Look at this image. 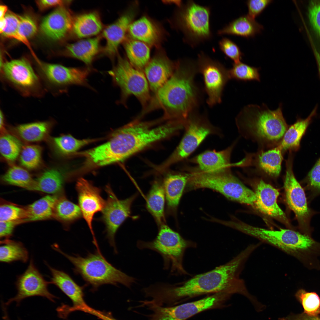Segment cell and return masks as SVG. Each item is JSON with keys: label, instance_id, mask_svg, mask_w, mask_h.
Here are the masks:
<instances>
[{"label": "cell", "instance_id": "ee69618b", "mask_svg": "<svg viewBox=\"0 0 320 320\" xmlns=\"http://www.w3.org/2000/svg\"><path fill=\"white\" fill-rule=\"evenodd\" d=\"M259 69L241 62L234 63L228 70L230 79L244 81H260Z\"/></svg>", "mask_w": 320, "mask_h": 320}, {"label": "cell", "instance_id": "f546056e", "mask_svg": "<svg viewBox=\"0 0 320 320\" xmlns=\"http://www.w3.org/2000/svg\"><path fill=\"white\" fill-rule=\"evenodd\" d=\"M103 27L99 14L97 12L92 11L73 18L71 31L76 37L84 38L98 34Z\"/></svg>", "mask_w": 320, "mask_h": 320}, {"label": "cell", "instance_id": "91938a15", "mask_svg": "<svg viewBox=\"0 0 320 320\" xmlns=\"http://www.w3.org/2000/svg\"><path fill=\"white\" fill-rule=\"evenodd\" d=\"M7 10V7L4 5H1L0 6V19L5 18L6 12Z\"/></svg>", "mask_w": 320, "mask_h": 320}, {"label": "cell", "instance_id": "f35d334b", "mask_svg": "<svg viewBox=\"0 0 320 320\" xmlns=\"http://www.w3.org/2000/svg\"><path fill=\"white\" fill-rule=\"evenodd\" d=\"M0 261L7 263L20 261L26 262L28 259V252L21 242L10 239L0 241Z\"/></svg>", "mask_w": 320, "mask_h": 320}, {"label": "cell", "instance_id": "83f0119b", "mask_svg": "<svg viewBox=\"0 0 320 320\" xmlns=\"http://www.w3.org/2000/svg\"><path fill=\"white\" fill-rule=\"evenodd\" d=\"M318 107L317 105H316L306 118H298L295 123L288 127L278 145L283 153L287 151L292 152L299 150L302 138L316 115Z\"/></svg>", "mask_w": 320, "mask_h": 320}, {"label": "cell", "instance_id": "f907efd6", "mask_svg": "<svg viewBox=\"0 0 320 320\" xmlns=\"http://www.w3.org/2000/svg\"><path fill=\"white\" fill-rule=\"evenodd\" d=\"M20 32L28 39L35 35L37 31L36 24L33 19L28 15L18 16Z\"/></svg>", "mask_w": 320, "mask_h": 320}, {"label": "cell", "instance_id": "5bb4252c", "mask_svg": "<svg viewBox=\"0 0 320 320\" xmlns=\"http://www.w3.org/2000/svg\"><path fill=\"white\" fill-rule=\"evenodd\" d=\"M105 190L107 198L99 220L105 225L107 238L110 245L113 248L114 252L117 253L115 236L120 226L130 217L132 204L137 194H135L126 199L120 200L117 197L109 185L106 186Z\"/></svg>", "mask_w": 320, "mask_h": 320}, {"label": "cell", "instance_id": "44dd1931", "mask_svg": "<svg viewBox=\"0 0 320 320\" xmlns=\"http://www.w3.org/2000/svg\"><path fill=\"white\" fill-rule=\"evenodd\" d=\"M283 153L277 145L268 150L247 154L244 159L233 165L251 166L269 176L277 177L281 171Z\"/></svg>", "mask_w": 320, "mask_h": 320}, {"label": "cell", "instance_id": "c3c4849f", "mask_svg": "<svg viewBox=\"0 0 320 320\" xmlns=\"http://www.w3.org/2000/svg\"><path fill=\"white\" fill-rule=\"evenodd\" d=\"M221 51L234 63L241 62L243 54L239 47L233 41L226 38H223L219 41Z\"/></svg>", "mask_w": 320, "mask_h": 320}, {"label": "cell", "instance_id": "8992f818", "mask_svg": "<svg viewBox=\"0 0 320 320\" xmlns=\"http://www.w3.org/2000/svg\"><path fill=\"white\" fill-rule=\"evenodd\" d=\"M158 227L157 234L153 240H138L137 247L140 250H151L160 255L164 269L169 271L171 275L187 274L183 265L184 254L187 249L195 247L196 244L184 239L165 223Z\"/></svg>", "mask_w": 320, "mask_h": 320}, {"label": "cell", "instance_id": "ba28073f", "mask_svg": "<svg viewBox=\"0 0 320 320\" xmlns=\"http://www.w3.org/2000/svg\"><path fill=\"white\" fill-rule=\"evenodd\" d=\"M184 129L185 132L179 144L165 161L154 168L156 171L164 172L170 166L187 158L209 135L220 134L218 129L206 116L195 111L185 120Z\"/></svg>", "mask_w": 320, "mask_h": 320}, {"label": "cell", "instance_id": "60d3db41", "mask_svg": "<svg viewBox=\"0 0 320 320\" xmlns=\"http://www.w3.org/2000/svg\"><path fill=\"white\" fill-rule=\"evenodd\" d=\"M20 140L15 136L7 132L1 134L0 152L8 162L15 161L20 154L23 148Z\"/></svg>", "mask_w": 320, "mask_h": 320}, {"label": "cell", "instance_id": "d4e9b609", "mask_svg": "<svg viewBox=\"0 0 320 320\" xmlns=\"http://www.w3.org/2000/svg\"><path fill=\"white\" fill-rule=\"evenodd\" d=\"M128 32L131 38L146 44L149 46H158L163 40L164 30L156 22L146 16L133 21Z\"/></svg>", "mask_w": 320, "mask_h": 320}, {"label": "cell", "instance_id": "7dc6e473", "mask_svg": "<svg viewBox=\"0 0 320 320\" xmlns=\"http://www.w3.org/2000/svg\"><path fill=\"white\" fill-rule=\"evenodd\" d=\"M27 217L25 208L10 203L2 204L0 206V222L22 220Z\"/></svg>", "mask_w": 320, "mask_h": 320}, {"label": "cell", "instance_id": "6f0895ef", "mask_svg": "<svg viewBox=\"0 0 320 320\" xmlns=\"http://www.w3.org/2000/svg\"><path fill=\"white\" fill-rule=\"evenodd\" d=\"M5 118L3 112L1 110L0 112V129L1 134L6 132L4 127Z\"/></svg>", "mask_w": 320, "mask_h": 320}, {"label": "cell", "instance_id": "7402d4cb", "mask_svg": "<svg viewBox=\"0 0 320 320\" xmlns=\"http://www.w3.org/2000/svg\"><path fill=\"white\" fill-rule=\"evenodd\" d=\"M177 65L163 50L159 49L150 60L143 71L150 89L155 94L173 74Z\"/></svg>", "mask_w": 320, "mask_h": 320}, {"label": "cell", "instance_id": "e0dca14e", "mask_svg": "<svg viewBox=\"0 0 320 320\" xmlns=\"http://www.w3.org/2000/svg\"><path fill=\"white\" fill-rule=\"evenodd\" d=\"M76 188L78 195V205L82 217L92 235L94 244L96 248H98L99 246L93 230L92 223L95 214L103 210L105 201L101 196V189L84 178L81 177L78 179Z\"/></svg>", "mask_w": 320, "mask_h": 320}, {"label": "cell", "instance_id": "7c38bea8", "mask_svg": "<svg viewBox=\"0 0 320 320\" xmlns=\"http://www.w3.org/2000/svg\"><path fill=\"white\" fill-rule=\"evenodd\" d=\"M293 158L292 152H289L286 161L284 182L286 201L295 215L300 232L311 236L312 230L310 221L316 212L308 206L304 190L295 177L293 170Z\"/></svg>", "mask_w": 320, "mask_h": 320}, {"label": "cell", "instance_id": "db71d44e", "mask_svg": "<svg viewBox=\"0 0 320 320\" xmlns=\"http://www.w3.org/2000/svg\"><path fill=\"white\" fill-rule=\"evenodd\" d=\"M36 3L39 9L43 10L54 6H64L65 2L60 0H42L37 1Z\"/></svg>", "mask_w": 320, "mask_h": 320}, {"label": "cell", "instance_id": "2e32d148", "mask_svg": "<svg viewBox=\"0 0 320 320\" xmlns=\"http://www.w3.org/2000/svg\"><path fill=\"white\" fill-rule=\"evenodd\" d=\"M49 284L44 279L31 259L26 270L17 278L15 284L17 291L16 295L9 299L5 304L8 305L15 302L19 305L25 298L35 296L46 297L55 302L57 297L49 291Z\"/></svg>", "mask_w": 320, "mask_h": 320}, {"label": "cell", "instance_id": "5b68a950", "mask_svg": "<svg viewBox=\"0 0 320 320\" xmlns=\"http://www.w3.org/2000/svg\"><path fill=\"white\" fill-rule=\"evenodd\" d=\"M187 183L190 190L208 188L220 193L228 199L255 206V192L246 187L232 173L231 168L215 172H205L195 167H188Z\"/></svg>", "mask_w": 320, "mask_h": 320}, {"label": "cell", "instance_id": "4316f807", "mask_svg": "<svg viewBox=\"0 0 320 320\" xmlns=\"http://www.w3.org/2000/svg\"><path fill=\"white\" fill-rule=\"evenodd\" d=\"M188 178V173H169L164 176L162 182L168 214H172L176 211L187 184Z\"/></svg>", "mask_w": 320, "mask_h": 320}, {"label": "cell", "instance_id": "ab89813d", "mask_svg": "<svg viewBox=\"0 0 320 320\" xmlns=\"http://www.w3.org/2000/svg\"><path fill=\"white\" fill-rule=\"evenodd\" d=\"M3 182L31 190L34 180L25 169L17 166L10 167L2 176Z\"/></svg>", "mask_w": 320, "mask_h": 320}, {"label": "cell", "instance_id": "277c9868", "mask_svg": "<svg viewBox=\"0 0 320 320\" xmlns=\"http://www.w3.org/2000/svg\"><path fill=\"white\" fill-rule=\"evenodd\" d=\"M51 247L71 262L74 266V273L80 275L87 284L91 285L93 290L105 284L117 286L120 284L130 288L137 282L136 278L128 275L109 263L100 251L97 250L94 253H89L86 257H83L79 255L71 256L65 253L56 244H52Z\"/></svg>", "mask_w": 320, "mask_h": 320}, {"label": "cell", "instance_id": "52a82bcc", "mask_svg": "<svg viewBox=\"0 0 320 320\" xmlns=\"http://www.w3.org/2000/svg\"><path fill=\"white\" fill-rule=\"evenodd\" d=\"M210 7L188 1L176 9L172 20L173 27L183 34V40L194 48L211 39Z\"/></svg>", "mask_w": 320, "mask_h": 320}, {"label": "cell", "instance_id": "4dcf8cb0", "mask_svg": "<svg viewBox=\"0 0 320 320\" xmlns=\"http://www.w3.org/2000/svg\"><path fill=\"white\" fill-rule=\"evenodd\" d=\"M165 193L162 181L156 180L152 183L146 197V209L154 218L158 227L165 223Z\"/></svg>", "mask_w": 320, "mask_h": 320}, {"label": "cell", "instance_id": "680465c9", "mask_svg": "<svg viewBox=\"0 0 320 320\" xmlns=\"http://www.w3.org/2000/svg\"><path fill=\"white\" fill-rule=\"evenodd\" d=\"M97 316L102 320H117L110 315L99 311Z\"/></svg>", "mask_w": 320, "mask_h": 320}, {"label": "cell", "instance_id": "b9f144b4", "mask_svg": "<svg viewBox=\"0 0 320 320\" xmlns=\"http://www.w3.org/2000/svg\"><path fill=\"white\" fill-rule=\"evenodd\" d=\"M295 296L302 305L304 313L311 316H317L320 314V298L316 293L301 289L296 292Z\"/></svg>", "mask_w": 320, "mask_h": 320}, {"label": "cell", "instance_id": "30bf717a", "mask_svg": "<svg viewBox=\"0 0 320 320\" xmlns=\"http://www.w3.org/2000/svg\"><path fill=\"white\" fill-rule=\"evenodd\" d=\"M2 80L25 97H41L45 89L37 73L30 63L22 58L0 64Z\"/></svg>", "mask_w": 320, "mask_h": 320}, {"label": "cell", "instance_id": "816d5d0a", "mask_svg": "<svg viewBox=\"0 0 320 320\" xmlns=\"http://www.w3.org/2000/svg\"><path fill=\"white\" fill-rule=\"evenodd\" d=\"M272 0H249L246 1L248 12L247 14L255 19L272 2Z\"/></svg>", "mask_w": 320, "mask_h": 320}, {"label": "cell", "instance_id": "94428289", "mask_svg": "<svg viewBox=\"0 0 320 320\" xmlns=\"http://www.w3.org/2000/svg\"><path fill=\"white\" fill-rule=\"evenodd\" d=\"M7 26V21L5 18L0 19V33L2 34Z\"/></svg>", "mask_w": 320, "mask_h": 320}, {"label": "cell", "instance_id": "f6af8a7d", "mask_svg": "<svg viewBox=\"0 0 320 320\" xmlns=\"http://www.w3.org/2000/svg\"><path fill=\"white\" fill-rule=\"evenodd\" d=\"M5 18L7 21V26L2 34L4 36L15 39L25 44L30 49L35 58L28 39L20 33L19 30L18 16L11 13L6 14Z\"/></svg>", "mask_w": 320, "mask_h": 320}, {"label": "cell", "instance_id": "7bdbcfd3", "mask_svg": "<svg viewBox=\"0 0 320 320\" xmlns=\"http://www.w3.org/2000/svg\"><path fill=\"white\" fill-rule=\"evenodd\" d=\"M42 148L37 145H29L23 147L20 154L21 165L27 169H36L41 162Z\"/></svg>", "mask_w": 320, "mask_h": 320}, {"label": "cell", "instance_id": "7a4b0ae2", "mask_svg": "<svg viewBox=\"0 0 320 320\" xmlns=\"http://www.w3.org/2000/svg\"><path fill=\"white\" fill-rule=\"evenodd\" d=\"M198 72L196 61L188 58L177 61L173 74L151 97L141 116L161 109L163 121H185L199 104V91L194 81Z\"/></svg>", "mask_w": 320, "mask_h": 320}, {"label": "cell", "instance_id": "836d02e7", "mask_svg": "<svg viewBox=\"0 0 320 320\" xmlns=\"http://www.w3.org/2000/svg\"><path fill=\"white\" fill-rule=\"evenodd\" d=\"M53 124L51 120L40 121L19 124L14 129L22 140L26 142H36L47 137Z\"/></svg>", "mask_w": 320, "mask_h": 320}, {"label": "cell", "instance_id": "cb8c5ba5", "mask_svg": "<svg viewBox=\"0 0 320 320\" xmlns=\"http://www.w3.org/2000/svg\"><path fill=\"white\" fill-rule=\"evenodd\" d=\"M73 19L69 10L64 6H60L43 19L41 30L50 39H61L71 31Z\"/></svg>", "mask_w": 320, "mask_h": 320}, {"label": "cell", "instance_id": "e575fe53", "mask_svg": "<svg viewBox=\"0 0 320 320\" xmlns=\"http://www.w3.org/2000/svg\"><path fill=\"white\" fill-rule=\"evenodd\" d=\"M59 196L48 195L25 208L27 217L25 222L44 220L53 217L55 204Z\"/></svg>", "mask_w": 320, "mask_h": 320}, {"label": "cell", "instance_id": "ac0fdd59", "mask_svg": "<svg viewBox=\"0 0 320 320\" xmlns=\"http://www.w3.org/2000/svg\"><path fill=\"white\" fill-rule=\"evenodd\" d=\"M228 296L223 293L215 294L196 301L172 307H162L153 304V320H185L202 311L215 306L222 297Z\"/></svg>", "mask_w": 320, "mask_h": 320}, {"label": "cell", "instance_id": "f5cc1de1", "mask_svg": "<svg viewBox=\"0 0 320 320\" xmlns=\"http://www.w3.org/2000/svg\"><path fill=\"white\" fill-rule=\"evenodd\" d=\"M23 223L22 220L0 222V237L1 240L9 239L12 235L15 226L20 223Z\"/></svg>", "mask_w": 320, "mask_h": 320}, {"label": "cell", "instance_id": "9c48e42d", "mask_svg": "<svg viewBox=\"0 0 320 320\" xmlns=\"http://www.w3.org/2000/svg\"><path fill=\"white\" fill-rule=\"evenodd\" d=\"M114 85L121 90L119 103L124 105L131 95L135 96L142 105L143 110L148 104L151 97L149 87L143 71L134 67L128 60L118 56L116 65L108 71Z\"/></svg>", "mask_w": 320, "mask_h": 320}, {"label": "cell", "instance_id": "bcb514c9", "mask_svg": "<svg viewBox=\"0 0 320 320\" xmlns=\"http://www.w3.org/2000/svg\"><path fill=\"white\" fill-rule=\"evenodd\" d=\"M302 183L308 191L310 198L320 194V157L302 181Z\"/></svg>", "mask_w": 320, "mask_h": 320}, {"label": "cell", "instance_id": "d590c367", "mask_svg": "<svg viewBox=\"0 0 320 320\" xmlns=\"http://www.w3.org/2000/svg\"><path fill=\"white\" fill-rule=\"evenodd\" d=\"M124 47L130 63L136 69L143 71L150 60L149 46L141 41L131 38L125 41Z\"/></svg>", "mask_w": 320, "mask_h": 320}, {"label": "cell", "instance_id": "8d00e7d4", "mask_svg": "<svg viewBox=\"0 0 320 320\" xmlns=\"http://www.w3.org/2000/svg\"><path fill=\"white\" fill-rule=\"evenodd\" d=\"M82 217L79 206L63 195L59 196L55 207L53 217L69 227Z\"/></svg>", "mask_w": 320, "mask_h": 320}, {"label": "cell", "instance_id": "484cf974", "mask_svg": "<svg viewBox=\"0 0 320 320\" xmlns=\"http://www.w3.org/2000/svg\"><path fill=\"white\" fill-rule=\"evenodd\" d=\"M233 145L220 151L208 150L189 160L197 165V169L205 172H215L231 168V152Z\"/></svg>", "mask_w": 320, "mask_h": 320}, {"label": "cell", "instance_id": "8fae6325", "mask_svg": "<svg viewBox=\"0 0 320 320\" xmlns=\"http://www.w3.org/2000/svg\"><path fill=\"white\" fill-rule=\"evenodd\" d=\"M38 74L46 90L57 94L64 92L72 85L82 86L93 90L87 78L92 71L90 67H67L58 64L36 61Z\"/></svg>", "mask_w": 320, "mask_h": 320}, {"label": "cell", "instance_id": "681fc988", "mask_svg": "<svg viewBox=\"0 0 320 320\" xmlns=\"http://www.w3.org/2000/svg\"><path fill=\"white\" fill-rule=\"evenodd\" d=\"M308 15L311 25L320 40V0L310 1Z\"/></svg>", "mask_w": 320, "mask_h": 320}, {"label": "cell", "instance_id": "9a60e30c", "mask_svg": "<svg viewBox=\"0 0 320 320\" xmlns=\"http://www.w3.org/2000/svg\"><path fill=\"white\" fill-rule=\"evenodd\" d=\"M231 226L291 255L297 248L301 237L300 232L292 229L268 230L235 220L231 222Z\"/></svg>", "mask_w": 320, "mask_h": 320}, {"label": "cell", "instance_id": "f1b7e54d", "mask_svg": "<svg viewBox=\"0 0 320 320\" xmlns=\"http://www.w3.org/2000/svg\"><path fill=\"white\" fill-rule=\"evenodd\" d=\"M101 38L98 36L68 44L65 50V55L79 60L90 67L99 51Z\"/></svg>", "mask_w": 320, "mask_h": 320}, {"label": "cell", "instance_id": "9f6ffc18", "mask_svg": "<svg viewBox=\"0 0 320 320\" xmlns=\"http://www.w3.org/2000/svg\"><path fill=\"white\" fill-rule=\"evenodd\" d=\"M311 44L317 62L319 75L320 79V53L317 50L313 43H312Z\"/></svg>", "mask_w": 320, "mask_h": 320}, {"label": "cell", "instance_id": "d6a6232c", "mask_svg": "<svg viewBox=\"0 0 320 320\" xmlns=\"http://www.w3.org/2000/svg\"><path fill=\"white\" fill-rule=\"evenodd\" d=\"M65 177L63 173L55 168L44 170L34 180L30 190L37 191L50 194L61 192Z\"/></svg>", "mask_w": 320, "mask_h": 320}, {"label": "cell", "instance_id": "6da1fadb", "mask_svg": "<svg viewBox=\"0 0 320 320\" xmlns=\"http://www.w3.org/2000/svg\"><path fill=\"white\" fill-rule=\"evenodd\" d=\"M251 254L246 248L224 264L184 281L173 284L162 282L159 292L162 299L174 300L210 293H223L229 295H242L252 303L256 298L248 291L240 275L244 264Z\"/></svg>", "mask_w": 320, "mask_h": 320}, {"label": "cell", "instance_id": "3957f363", "mask_svg": "<svg viewBox=\"0 0 320 320\" xmlns=\"http://www.w3.org/2000/svg\"><path fill=\"white\" fill-rule=\"evenodd\" d=\"M236 122L242 135L265 147L279 145L289 127L282 104L274 110L265 104L248 105L237 115Z\"/></svg>", "mask_w": 320, "mask_h": 320}, {"label": "cell", "instance_id": "603a6c76", "mask_svg": "<svg viewBox=\"0 0 320 320\" xmlns=\"http://www.w3.org/2000/svg\"><path fill=\"white\" fill-rule=\"evenodd\" d=\"M255 192L256 196L255 207L257 209L292 229L289 220L277 204L279 193L277 189L260 180L257 183Z\"/></svg>", "mask_w": 320, "mask_h": 320}, {"label": "cell", "instance_id": "74e56055", "mask_svg": "<svg viewBox=\"0 0 320 320\" xmlns=\"http://www.w3.org/2000/svg\"><path fill=\"white\" fill-rule=\"evenodd\" d=\"M98 140L97 139H77L70 135L52 138L51 142L55 152L62 156L73 154L83 147Z\"/></svg>", "mask_w": 320, "mask_h": 320}, {"label": "cell", "instance_id": "ffe728a7", "mask_svg": "<svg viewBox=\"0 0 320 320\" xmlns=\"http://www.w3.org/2000/svg\"><path fill=\"white\" fill-rule=\"evenodd\" d=\"M138 8L137 3L130 5L123 14L103 30L102 35L106 41L103 52L111 58L116 55L119 46L125 39L129 26L137 14Z\"/></svg>", "mask_w": 320, "mask_h": 320}, {"label": "cell", "instance_id": "11a10c76", "mask_svg": "<svg viewBox=\"0 0 320 320\" xmlns=\"http://www.w3.org/2000/svg\"><path fill=\"white\" fill-rule=\"evenodd\" d=\"M279 320H320L317 316H311L304 313L297 314H291L287 317L280 318Z\"/></svg>", "mask_w": 320, "mask_h": 320}, {"label": "cell", "instance_id": "1f68e13d", "mask_svg": "<svg viewBox=\"0 0 320 320\" xmlns=\"http://www.w3.org/2000/svg\"><path fill=\"white\" fill-rule=\"evenodd\" d=\"M263 26L255 19L244 15L233 20L217 32L219 35H229L247 38L253 37L260 33Z\"/></svg>", "mask_w": 320, "mask_h": 320}, {"label": "cell", "instance_id": "d6986e66", "mask_svg": "<svg viewBox=\"0 0 320 320\" xmlns=\"http://www.w3.org/2000/svg\"><path fill=\"white\" fill-rule=\"evenodd\" d=\"M52 277L49 284L56 286L72 301L73 306L64 305L60 307L61 315L65 318L72 311H81L92 314L95 310L89 307L84 299L83 287L78 285L73 279L65 272L54 268L47 262Z\"/></svg>", "mask_w": 320, "mask_h": 320}, {"label": "cell", "instance_id": "4fadbf2b", "mask_svg": "<svg viewBox=\"0 0 320 320\" xmlns=\"http://www.w3.org/2000/svg\"><path fill=\"white\" fill-rule=\"evenodd\" d=\"M196 63L198 72L203 77L207 102L212 107L221 102L225 86L230 79L228 70L218 61L212 59L204 52L198 55Z\"/></svg>", "mask_w": 320, "mask_h": 320}]
</instances>
